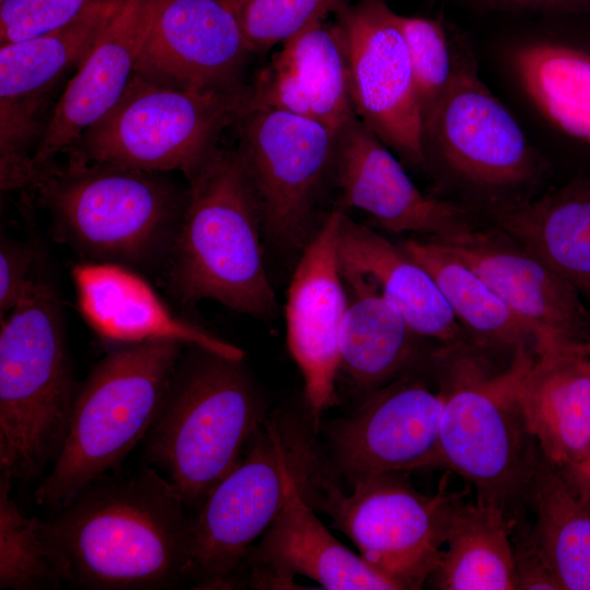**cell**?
I'll list each match as a JSON object with an SVG mask.
<instances>
[{
  "label": "cell",
  "instance_id": "cell-1",
  "mask_svg": "<svg viewBox=\"0 0 590 590\" xmlns=\"http://www.w3.org/2000/svg\"><path fill=\"white\" fill-rule=\"evenodd\" d=\"M144 465L103 474L36 529L63 582L83 589H173L188 581L192 516Z\"/></svg>",
  "mask_w": 590,
  "mask_h": 590
},
{
  "label": "cell",
  "instance_id": "cell-2",
  "mask_svg": "<svg viewBox=\"0 0 590 590\" xmlns=\"http://www.w3.org/2000/svg\"><path fill=\"white\" fill-rule=\"evenodd\" d=\"M484 350L465 340L434 353L442 397L439 467L462 476L475 488L477 504L502 510L515 524L518 504L530 503L541 455L519 402L535 354L518 349L496 369Z\"/></svg>",
  "mask_w": 590,
  "mask_h": 590
},
{
  "label": "cell",
  "instance_id": "cell-3",
  "mask_svg": "<svg viewBox=\"0 0 590 590\" xmlns=\"http://www.w3.org/2000/svg\"><path fill=\"white\" fill-rule=\"evenodd\" d=\"M188 200L164 267L184 304L211 299L256 319L275 316L258 202L236 150L217 146L187 179Z\"/></svg>",
  "mask_w": 590,
  "mask_h": 590
},
{
  "label": "cell",
  "instance_id": "cell-4",
  "mask_svg": "<svg viewBox=\"0 0 590 590\" xmlns=\"http://www.w3.org/2000/svg\"><path fill=\"white\" fill-rule=\"evenodd\" d=\"M449 36L452 75L423 122L426 170L463 205L485 214L538 196L545 190L550 164L481 80L469 42Z\"/></svg>",
  "mask_w": 590,
  "mask_h": 590
},
{
  "label": "cell",
  "instance_id": "cell-5",
  "mask_svg": "<svg viewBox=\"0 0 590 590\" xmlns=\"http://www.w3.org/2000/svg\"><path fill=\"white\" fill-rule=\"evenodd\" d=\"M55 234L85 261L164 269L188 200L166 173L69 158L31 186Z\"/></svg>",
  "mask_w": 590,
  "mask_h": 590
},
{
  "label": "cell",
  "instance_id": "cell-6",
  "mask_svg": "<svg viewBox=\"0 0 590 590\" xmlns=\"http://www.w3.org/2000/svg\"><path fill=\"white\" fill-rule=\"evenodd\" d=\"M264 418L243 361L189 346L144 437V457L165 472L194 514L240 461Z\"/></svg>",
  "mask_w": 590,
  "mask_h": 590
},
{
  "label": "cell",
  "instance_id": "cell-7",
  "mask_svg": "<svg viewBox=\"0 0 590 590\" xmlns=\"http://www.w3.org/2000/svg\"><path fill=\"white\" fill-rule=\"evenodd\" d=\"M55 287L32 278L0 329V473L32 481L58 459L79 389Z\"/></svg>",
  "mask_w": 590,
  "mask_h": 590
},
{
  "label": "cell",
  "instance_id": "cell-8",
  "mask_svg": "<svg viewBox=\"0 0 590 590\" xmlns=\"http://www.w3.org/2000/svg\"><path fill=\"white\" fill-rule=\"evenodd\" d=\"M185 347L175 340L121 343L93 365L79 385L63 448L35 491L37 505L59 510L123 462L144 439Z\"/></svg>",
  "mask_w": 590,
  "mask_h": 590
},
{
  "label": "cell",
  "instance_id": "cell-9",
  "mask_svg": "<svg viewBox=\"0 0 590 590\" xmlns=\"http://www.w3.org/2000/svg\"><path fill=\"white\" fill-rule=\"evenodd\" d=\"M247 94L248 87L237 93L175 90L133 73L114 107L66 152L87 163L179 170L188 179L241 116Z\"/></svg>",
  "mask_w": 590,
  "mask_h": 590
},
{
  "label": "cell",
  "instance_id": "cell-10",
  "mask_svg": "<svg viewBox=\"0 0 590 590\" xmlns=\"http://www.w3.org/2000/svg\"><path fill=\"white\" fill-rule=\"evenodd\" d=\"M448 477L429 495L400 471L358 479L349 495L321 482V507L377 573L399 590L421 589L440 559L453 505L468 493L449 492Z\"/></svg>",
  "mask_w": 590,
  "mask_h": 590
},
{
  "label": "cell",
  "instance_id": "cell-11",
  "mask_svg": "<svg viewBox=\"0 0 590 590\" xmlns=\"http://www.w3.org/2000/svg\"><path fill=\"white\" fill-rule=\"evenodd\" d=\"M281 425L263 420L245 456L208 493L192 515L188 580L194 589L240 586L238 571L252 543L283 507L288 473L310 467L306 449L291 457Z\"/></svg>",
  "mask_w": 590,
  "mask_h": 590
},
{
  "label": "cell",
  "instance_id": "cell-12",
  "mask_svg": "<svg viewBox=\"0 0 590 590\" xmlns=\"http://www.w3.org/2000/svg\"><path fill=\"white\" fill-rule=\"evenodd\" d=\"M236 125V151L258 202L263 234L279 249L303 250L315 233L326 181L333 179L338 132L271 108L245 110Z\"/></svg>",
  "mask_w": 590,
  "mask_h": 590
},
{
  "label": "cell",
  "instance_id": "cell-13",
  "mask_svg": "<svg viewBox=\"0 0 590 590\" xmlns=\"http://www.w3.org/2000/svg\"><path fill=\"white\" fill-rule=\"evenodd\" d=\"M123 0H92L73 20L39 36L0 45V185L28 187L32 158L54 96L75 71ZM56 103V102H55ZM57 104V103H56Z\"/></svg>",
  "mask_w": 590,
  "mask_h": 590
},
{
  "label": "cell",
  "instance_id": "cell-14",
  "mask_svg": "<svg viewBox=\"0 0 590 590\" xmlns=\"http://www.w3.org/2000/svg\"><path fill=\"white\" fill-rule=\"evenodd\" d=\"M335 14L356 117L404 162L426 170L423 121L399 14L385 0H351Z\"/></svg>",
  "mask_w": 590,
  "mask_h": 590
},
{
  "label": "cell",
  "instance_id": "cell-15",
  "mask_svg": "<svg viewBox=\"0 0 590 590\" xmlns=\"http://www.w3.org/2000/svg\"><path fill=\"white\" fill-rule=\"evenodd\" d=\"M253 54L229 0H155L134 73L169 88L237 93Z\"/></svg>",
  "mask_w": 590,
  "mask_h": 590
},
{
  "label": "cell",
  "instance_id": "cell-16",
  "mask_svg": "<svg viewBox=\"0 0 590 590\" xmlns=\"http://www.w3.org/2000/svg\"><path fill=\"white\" fill-rule=\"evenodd\" d=\"M436 239L470 266L532 330L536 354L589 341L590 310L579 293L498 227H475Z\"/></svg>",
  "mask_w": 590,
  "mask_h": 590
},
{
  "label": "cell",
  "instance_id": "cell-17",
  "mask_svg": "<svg viewBox=\"0 0 590 590\" xmlns=\"http://www.w3.org/2000/svg\"><path fill=\"white\" fill-rule=\"evenodd\" d=\"M440 391L396 378L369 392L330 429L333 458L352 482L386 472L439 467Z\"/></svg>",
  "mask_w": 590,
  "mask_h": 590
},
{
  "label": "cell",
  "instance_id": "cell-18",
  "mask_svg": "<svg viewBox=\"0 0 590 590\" xmlns=\"http://www.w3.org/2000/svg\"><path fill=\"white\" fill-rule=\"evenodd\" d=\"M343 210L331 211L302 250L285 305L288 351L314 421L338 403L340 335L349 297L338 253Z\"/></svg>",
  "mask_w": 590,
  "mask_h": 590
},
{
  "label": "cell",
  "instance_id": "cell-19",
  "mask_svg": "<svg viewBox=\"0 0 590 590\" xmlns=\"http://www.w3.org/2000/svg\"><path fill=\"white\" fill-rule=\"evenodd\" d=\"M333 179L340 209L362 210L388 232L442 239L477 227L470 208L423 193L356 116L337 133Z\"/></svg>",
  "mask_w": 590,
  "mask_h": 590
},
{
  "label": "cell",
  "instance_id": "cell-20",
  "mask_svg": "<svg viewBox=\"0 0 590 590\" xmlns=\"http://www.w3.org/2000/svg\"><path fill=\"white\" fill-rule=\"evenodd\" d=\"M310 472L312 467L288 473L282 509L240 567L250 568L248 583L259 587L270 579L275 586H293L295 576H304L329 590H399L317 518L303 491L316 483Z\"/></svg>",
  "mask_w": 590,
  "mask_h": 590
},
{
  "label": "cell",
  "instance_id": "cell-21",
  "mask_svg": "<svg viewBox=\"0 0 590 590\" xmlns=\"http://www.w3.org/2000/svg\"><path fill=\"white\" fill-rule=\"evenodd\" d=\"M154 3L155 0H123L68 80L33 155V182L118 102L134 73Z\"/></svg>",
  "mask_w": 590,
  "mask_h": 590
},
{
  "label": "cell",
  "instance_id": "cell-22",
  "mask_svg": "<svg viewBox=\"0 0 590 590\" xmlns=\"http://www.w3.org/2000/svg\"><path fill=\"white\" fill-rule=\"evenodd\" d=\"M252 108L303 116L334 132L355 117L338 25L322 21L283 43L248 86L245 110Z\"/></svg>",
  "mask_w": 590,
  "mask_h": 590
},
{
  "label": "cell",
  "instance_id": "cell-23",
  "mask_svg": "<svg viewBox=\"0 0 590 590\" xmlns=\"http://www.w3.org/2000/svg\"><path fill=\"white\" fill-rule=\"evenodd\" d=\"M72 279L83 317L107 341L121 344L175 340L227 358L244 359L240 347L176 316L133 269L83 261L73 268Z\"/></svg>",
  "mask_w": 590,
  "mask_h": 590
},
{
  "label": "cell",
  "instance_id": "cell-24",
  "mask_svg": "<svg viewBox=\"0 0 590 590\" xmlns=\"http://www.w3.org/2000/svg\"><path fill=\"white\" fill-rule=\"evenodd\" d=\"M498 64L541 123L590 146V43L552 33L496 47Z\"/></svg>",
  "mask_w": 590,
  "mask_h": 590
},
{
  "label": "cell",
  "instance_id": "cell-25",
  "mask_svg": "<svg viewBox=\"0 0 590 590\" xmlns=\"http://www.w3.org/2000/svg\"><path fill=\"white\" fill-rule=\"evenodd\" d=\"M338 253L342 274L374 283L415 335L435 339L442 345L470 340L430 273L400 244L343 212Z\"/></svg>",
  "mask_w": 590,
  "mask_h": 590
},
{
  "label": "cell",
  "instance_id": "cell-26",
  "mask_svg": "<svg viewBox=\"0 0 590 590\" xmlns=\"http://www.w3.org/2000/svg\"><path fill=\"white\" fill-rule=\"evenodd\" d=\"M527 427L542 455L564 472L590 456V353L581 346L535 355L519 390Z\"/></svg>",
  "mask_w": 590,
  "mask_h": 590
},
{
  "label": "cell",
  "instance_id": "cell-27",
  "mask_svg": "<svg viewBox=\"0 0 590 590\" xmlns=\"http://www.w3.org/2000/svg\"><path fill=\"white\" fill-rule=\"evenodd\" d=\"M486 216L574 286L590 310V178Z\"/></svg>",
  "mask_w": 590,
  "mask_h": 590
},
{
  "label": "cell",
  "instance_id": "cell-28",
  "mask_svg": "<svg viewBox=\"0 0 590 590\" xmlns=\"http://www.w3.org/2000/svg\"><path fill=\"white\" fill-rule=\"evenodd\" d=\"M403 249L433 276L468 338L486 350L538 353L532 330L464 261L434 237H411Z\"/></svg>",
  "mask_w": 590,
  "mask_h": 590
},
{
  "label": "cell",
  "instance_id": "cell-29",
  "mask_svg": "<svg viewBox=\"0 0 590 590\" xmlns=\"http://www.w3.org/2000/svg\"><path fill=\"white\" fill-rule=\"evenodd\" d=\"M342 275L349 303L340 335V370L369 393L394 380L409 364L415 334L374 283Z\"/></svg>",
  "mask_w": 590,
  "mask_h": 590
},
{
  "label": "cell",
  "instance_id": "cell-30",
  "mask_svg": "<svg viewBox=\"0 0 590 590\" xmlns=\"http://www.w3.org/2000/svg\"><path fill=\"white\" fill-rule=\"evenodd\" d=\"M529 500L536 521L528 539L560 589L590 590V499L541 452Z\"/></svg>",
  "mask_w": 590,
  "mask_h": 590
},
{
  "label": "cell",
  "instance_id": "cell-31",
  "mask_svg": "<svg viewBox=\"0 0 590 590\" xmlns=\"http://www.w3.org/2000/svg\"><path fill=\"white\" fill-rule=\"evenodd\" d=\"M452 508L446 543L428 579L442 590H512V522L499 509L464 503Z\"/></svg>",
  "mask_w": 590,
  "mask_h": 590
},
{
  "label": "cell",
  "instance_id": "cell-32",
  "mask_svg": "<svg viewBox=\"0 0 590 590\" xmlns=\"http://www.w3.org/2000/svg\"><path fill=\"white\" fill-rule=\"evenodd\" d=\"M13 480L0 473V589H56L63 582L43 544L36 518L26 517L11 496Z\"/></svg>",
  "mask_w": 590,
  "mask_h": 590
},
{
  "label": "cell",
  "instance_id": "cell-33",
  "mask_svg": "<svg viewBox=\"0 0 590 590\" xmlns=\"http://www.w3.org/2000/svg\"><path fill=\"white\" fill-rule=\"evenodd\" d=\"M351 0H243L238 16L252 52L282 45Z\"/></svg>",
  "mask_w": 590,
  "mask_h": 590
},
{
  "label": "cell",
  "instance_id": "cell-34",
  "mask_svg": "<svg viewBox=\"0 0 590 590\" xmlns=\"http://www.w3.org/2000/svg\"><path fill=\"white\" fill-rule=\"evenodd\" d=\"M399 23L408 45L416 98L424 122L452 75L450 36L444 23L436 19L399 14Z\"/></svg>",
  "mask_w": 590,
  "mask_h": 590
},
{
  "label": "cell",
  "instance_id": "cell-35",
  "mask_svg": "<svg viewBox=\"0 0 590 590\" xmlns=\"http://www.w3.org/2000/svg\"><path fill=\"white\" fill-rule=\"evenodd\" d=\"M92 0H2L0 45L33 38L78 16Z\"/></svg>",
  "mask_w": 590,
  "mask_h": 590
},
{
  "label": "cell",
  "instance_id": "cell-36",
  "mask_svg": "<svg viewBox=\"0 0 590 590\" xmlns=\"http://www.w3.org/2000/svg\"><path fill=\"white\" fill-rule=\"evenodd\" d=\"M35 261V250L4 234L0 243V318L16 306L28 282Z\"/></svg>",
  "mask_w": 590,
  "mask_h": 590
},
{
  "label": "cell",
  "instance_id": "cell-37",
  "mask_svg": "<svg viewBox=\"0 0 590 590\" xmlns=\"http://www.w3.org/2000/svg\"><path fill=\"white\" fill-rule=\"evenodd\" d=\"M516 590H562L543 556L527 538L514 546Z\"/></svg>",
  "mask_w": 590,
  "mask_h": 590
},
{
  "label": "cell",
  "instance_id": "cell-38",
  "mask_svg": "<svg viewBox=\"0 0 590 590\" xmlns=\"http://www.w3.org/2000/svg\"><path fill=\"white\" fill-rule=\"evenodd\" d=\"M488 12L569 14L590 13V0H460Z\"/></svg>",
  "mask_w": 590,
  "mask_h": 590
},
{
  "label": "cell",
  "instance_id": "cell-39",
  "mask_svg": "<svg viewBox=\"0 0 590 590\" xmlns=\"http://www.w3.org/2000/svg\"><path fill=\"white\" fill-rule=\"evenodd\" d=\"M564 473L576 488L590 499V456L580 467Z\"/></svg>",
  "mask_w": 590,
  "mask_h": 590
},
{
  "label": "cell",
  "instance_id": "cell-40",
  "mask_svg": "<svg viewBox=\"0 0 590 590\" xmlns=\"http://www.w3.org/2000/svg\"><path fill=\"white\" fill-rule=\"evenodd\" d=\"M582 351L589 353L590 352V339L589 341L581 347Z\"/></svg>",
  "mask_w": 590,
  "mask_h": 590
},
{
  "label": "cell",
  "instance_id": "cell-41",
  "mask_svg": "<svg viewBox=\"0 0 590 590\" xmlns=\"http://www.w3.org/2000/svg\"><path fill=\"white\" fill-rule=\"evenodd\" d=\"M232 1L235 5L238 4L239 2H241L243 0H229Z\"/></svg>",
  "mask_w": 590,
  "mask_h": 590
},
{
  "label": "cell",
  "instance_id": "cell-42",
  "mask_svg": "<svg viewBox=\"0 0 590 590\" xmlns=\"http://www.w3.org/2000/svg\"><path fill=\"white\" fill-rule=\"evenodd\" d=\"M0 1H2V0H0Z\"/></svg>",
  "mask_w": 590,
  "mask_h": 590
}]
</instances>
